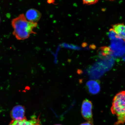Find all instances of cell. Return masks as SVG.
I'll return each mask as SVG.
<instances>
[{
  "mask_svg": "<svg viewBox=\"0 0 125 125\" xmlns=\"http://www.w3.org/2000/svg\"><path fill=\"white\" fill-rule=\"evenodd\" d=\"M9 125H41V124L39 117L37 118L33 116L29 120L25 118L21 120H12Z\"/></svg>",
  "mask_w": 125,
  "mask_h": 125,
  "instance_id": "cell-4",
  "label": "cell"
},
{
  "mask_svg": "<svg viewBox=\"0 0 125 125\" xmlns=\"http://www.w3.org/2000/svg\"><path fill=\"white\" fill-rule=\"evenodd\" d=\"M25 16L28 21L37 23L41 18L42 14L35 9H31L26 11Z\"/></svg>",
  "mask_w": 125,
  "mask_h": 125,
  "instance_id": "cell-7",
  "label": "cell"
},
{
  "mask_svg": "<svg viewBox=\"0 0 125 125\" xmlns=\"http://www.w3.org/2000/svg\"><path fill=\"white\" fill-rule=\"evenodd\" d=\"M98 1L97 0H83V4L88 5H90L94 4L97 3Z\"/></svg>",
  "mask_w": 125,
  "mask_h": 125,
  "instance_id": "cell-10",
  "label": "cell"
},
{
  "mask_svg": "<svg viewBox=\"0 0 125 125\" xmlns=\"http://www.w3.org/2000/svg\"><path fill=\"white\" fill-rule=\"evenodd\" d=\"M86 86L90 93L95 94L99 93L100 90L99 84L96 81L90 80L86 84Z\"/></svg>",
  "mask_w": 125,
  "mask_h": 125,
  "instance_id": "cell-8",
  "label": "cell"
},
{
  "mask_svg": "<svg viewBox=\"0 0 125 125\" xmlns=\"http://www.w3.org/2000/svg\"><path fill=\"white\" fill-rule=\"evenodd\" d=\"M10 114L13 120H21L26 118L25 116V109L21 105H18L14 107Z\"/></svg>",
  "mask_w": 125,
  "mask_h": 125,
  "instance_id": "cell-6",
  "label": "cell"
},
{
  "mask_svg": "<svg viewBox=\"0 0 125 125\" xmlns=\"http://www.w3.org/2000/svg\"><path fill=\"white\" fill-rule=\"evenodd\" d=\"M102 54L104 56L108 55L110 54L111 51L110 48L108 47H103L101 49Z\"/></svg>",
  "mask_w": 125,
  "mask_h": 125,
  "instance_id": "cell-9",
  "label": "cell"
},
{
  "mask_svg": "<svg viewBox=\"0 0 125 125\" xmlns=\"http://www.w3.org/2000/svg\"><path fill=\"white\" fill-rule=\"evenodd\" d=\"M93 104L89 100H84L82 103L81 113L84 119L87 121L93 122V115L92 114Z\"/></svg>",
  "mask_w": 125,
  "mask_h": 125,
  "instance_id": "cell-3",
  "label": "cell"
},
{
  "mask_svg": "<svg viewBox=\"0 0 125 125\" xmlns=\"http://www.w3.org/2000/svg\"><path fill=\"white\" fill-rule=\"evenodd\" d=\"M54 1L53 0H48V3L49 4H51L52 3H53V2H54Z\"/></svg>",
  "mask_w": 125,
  "mask_h": 125,
  "instance_id": "cell-12",
  "label": "cell"
},
{
  "mask_svg": "<svg viewBox=\"0 0 125 125\" xmlns=\"http://www.w3.org/2000/svg\"></svg>",
  "mask_w": 125,
  "mask_h": 125,
  "instance_id": "cell-14",
  "label": "cell"
},
{
  "mask_svg": "<svg viewBox=\"0 0 125 125\" xmlns=\"http://www.w3.org/2000/svg\"><path fill=\"white\" fill-rule=\"evenodd\" d=\"M111 110L112 114L116 115L118 119L115 125L125 123V91L120 92L115 95Z\"/></svg>",
  "mask_w": 125,
  "mask_h": 125,
  "instance_id": "cell-2",
  "label": "cell"
},
{
  "mask_svg": "<svg viewBox=\"0 0 125 125\" xmlns=\"http://www.w3.org/2000/svg\"><path fill=\"white\" fill-rule=\"evenodd\" d=\"M79 125H93L92 122L87 121L85 122L82 123Z\"/></svg>",
  "mask_w": 125,
  "mask_h": 125,
  "instance_id": "cell-11",
  "label": "cell"
},
{
  "mask_svg": "<svg viewBox=\"0 0 125 125\" xmlns=\"http://www.w3.org/2000/svg\"><path fill=\"white\" fill-rule=\"evenodd\" d=\"M54 125H61V124H55Z\"/></svg>",
  "mask_w": 125,
  "mask_h": 125,
  "instance_id": "cell-13",
  "label": "cell"
},
{
  "mask_svg": "<svg viewBox=\"0 0 125 125\" xmlns=\"http://www.w3.org/2000/svg\"><path fill=\"white\" fill-rule=\"evenodd\" d=\"M11 24L13 29L12 34L18 40H25L29 38L31 34H35L33 29L37 25V23L28 21L23 14H20L13 19Z\"/></svg>",
  "mask_w": 125,
  "mask_h": 125,
  "instance_id": "cell-1",
  "label": "cell"
},
{
  "mask_svg": "<svg viewBox=\"0 0 125 125\" xmlns=\"http://www.w3.org/2000/svg\"><path fill=\"white\" fill-rule=\"evenodd\" d=\"M116 35V36L125 41V24L118 23L112 26L111 29Z\"/></svg>",
  "mask_w": 125,
  "mask_h": 125,
  "instance_id": "cell-5",
  "label": "cell"
}]
</instances>
